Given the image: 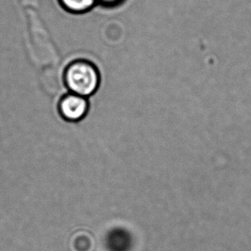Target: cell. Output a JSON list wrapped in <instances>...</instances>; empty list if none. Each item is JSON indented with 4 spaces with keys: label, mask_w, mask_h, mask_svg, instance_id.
<instances>
[{
    "label": "cell",
    "mask_w": 251,
    "mask_h": 251,
    "mask_svg": "<svg viewBox=\"0 0 251 251\" xmlns=\"http://www.w3.org/2000/svg\"><path fill=\"white\" fill-rule=\"evenodd\" d=\"M65 85L71 93L88 98L98 90L100 75L92 62L78 59L66 67L64 74Z\"/></svg>",
    "instance_id": "6da1fadb"
},
{
    "label": "cell",
    "mask_w": 251,
    "mask_h": 251,
    "mask_svg": "<svg viewBox=\"0 0 251 251\" xmlns=\"http://www.w3.org/2000/svg\"><path fill=\"white\" fill-rule=\"evenodd\" d=\"M88 110V99L73 93L64 95L58 103L59 114L69 122H78L84 119Z\"/></svg>",
    "instance_id": "7a4b0ae2"
},
{
    "label": "cell",
    "mask_w": 251,
    "mask_h": 251,
    "mask_svg": "<svg viewBox=\"0 0 251 251\" xmlns=\"http://www.w3.org/2000/svg\"><path fill=\"white\" fill-rule=\"evenodd\" d=\"M71 248L72 251H94L95 240L88 231H76L71 239Z\"/></svg>",
    "instance_id": "3957f363"
},
{
    "label": "cell",
    "mask_w": 251,
    "mask_h": 251,
    "mask_svg": "<svg viewBox=\"0 0 251 251\" xmlns=\"http://www.w3.org/2000/svg\"><path fill=\"white\" fill-rule=\"evenodd\" d=\"M64 10L72 14L88 12L97 4V0H58Z\"/></svg>",
    "instance_id": "277c9868"
},
{
    "label": "cell",
    "mask_w": 251,
    "mask_h": 251,
    "mask_svg": "<svg viewBox=\"0 0 251 251\" xmlns=\"http://www.w3.org/2000/svg\"><path fill=\"white\" fill-rule=\"evenodd\" d=\"M125 0H97V4H101L105 7H116L124 3Z\"/></svg>",
    "instance_id": "5b68a950"
}]
</instances>
